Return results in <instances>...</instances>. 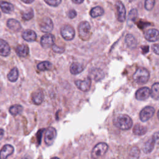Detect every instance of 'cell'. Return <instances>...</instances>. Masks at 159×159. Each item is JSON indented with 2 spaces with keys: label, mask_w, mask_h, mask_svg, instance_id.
<instances>
[{
  "label": "cell",
  "mask_w": 159,
  "mask_h": 159,
  "mask_svg": "<svg viewBox=\"0 0 159 159\" xmlns=\"http://www.w3.org/2000/svg\"><path fill=\"white\" fill-rule=\"evenodd\" d=\"M114 124L121 130H128L132 125V120L126 114H120L114 120Z\"/></svg>",
  "instance_id": "6da1fadb"
},
{
  "label": "cell",
  "mask_w": 159,
  "mask_h": 159,
  "mask_svg": "<svg viewBox=\"0 0 159 159\" xmlns=\"http://www.w3.org/2000/svg\"><path fill=\"white\" fill-rule=\"evenodd\" d=\"M150 78L149 71L145 68H139L133 75V79L137 83L145 84Z\"/></svg>",
  "instance_id": "7a4b0ae2"
},
{
  "label": "cell",
  "mask_w": 159,
  "mask_h": 159,
  "mask_svg": "<svg viewBox=\"0 0 159 159\" xmlns=\"http://www.w3.org/2000/svg\"><path fill=\"white\" fill-rule=\"evenodd\" d=\"M79 37L83 40H87L91 35V25L87 21H82L78 25Z\"/></svg>",
  "instance_id": "3957f363"
},
{
  "label": "cell",
  "mask_w": 159,
  "mask_h": 159,
  "mask_svg": "<svg viewBox=\"0 0 159 159\" xmlns=\"http://www.w3.org/2000/svg\"><path fill=\"white\" fill-rule=\"evenodd\" d=\"M108 150V145L106 143L101 142L96 144L91 151L93 158H99L103 156Z\"/></svg>",
  "instance_id": "277c9868"
},
{
  "label": "cell",
  "mask_w": 159,
  "mask_h": 159,
  "mask_svg": "<svg viewBox=\"0 0 159 159\" xmlns=\"http://www.w3.org/2000/svg\"><path fill=\"white\" fill-rule=\"evenodd\" d=\"M60 33L62 37L66 40H73L75 35L74 29L70 25H63L60 29Z\"/></svg>",
  "instance_id": "5b68a950"
},
{
  "label": "cell",
  "mask_w": 159,
  "mask_h": 159,
  "mask_svg": "<svg viewBox=\"0 0 159 159\" xmlns=\"http://www.w3.org/2000/svg\"><path fill=\"white\" fill-rule=\"evenodd\" d=\"M40 29L43 32H50L53 28V24L50 17H43L40 22Z\"/></svg>",
  "instance_id": "8992f818"
},
{
  "label": "cell",
  "mask_w": 159,
  "mask_h": 159,
  "mask_svg": "<svg viewBox=\"0 0 159 159\" xmlns=\"http://www.w3.org/2000/svg\"><path fill=\"white\" fill-rule=\"evenodd\" d=\"M57 137V130L52 127H48L45 132V142L47 145H51L54 142Z\"/></svg>",
  "instance_id": "52a82bcc"
},
{
  "label": "cell",
  "mask_w": 159,
  "mask_h": 159,
  "mask_svg": "<svg viewBox=\"0 0 159 159\" xmlns=\"http://www.w3.org/2000/svg\"><path fill=\"white\" fill-rule=\"evenodd\" d=\"M155 113V109L152 106H146L140 112L139 117L142 122H146L148 120L152 117H153Z\"/></svg>",
  "instance_id": "ba28073f"
},
{
  "label": "cell",
  "mask_w": 159,
  "mask_h": 159,
  "mask_svg": "<svg viewBox=\"0 0 159 159\" xmlns=\"http://www.w3.org/2000/svg\"><path fill=\"white\" fill-rule=\"evenodd\" d=\"M75 84L76 87L81 91L86 92L89 90L91 84V78L88 76L84 80H76Z\"/></svg>",
  "instance_id": "9c48e42d"
},
{
  "label": "cell",
  "mask_w": 159,
  "mask_h": 159,
  "mask_svg": "<svg viewBox=\"0 0 159 159\" xmlns=\"http://www.w3.org/2000/svg\"><path fill=\"white\" fill-rule=\"evenodd\" d=\"M116 7L117 9L118 20L120 22H124L126 17V10L124 5L120 1H117L116 3Z\"/></svg>",
  "instance_id": "30bf717a"
},
{
  "label": "cell",
  "mask_w": 159,
  "mask_h": 159,
  "mask_svg": "<svg viewBox=\"0 0 159 159\" xmlns=\"http://www.w3.org/2000/svg\"><path fill=\"white\" fill-rule=\"evenodd\" d=\"M55 42V37L51 34L43 35L40 39V43L43 48H50L52 47Z\"/></svg>",
  "instance_id": "8fae6325"
},
{
  "label": "cell",
  "mask_w": 159,
  "mask_h": 159,
  "mask_svg": "<svg viewBox=\"0 0 159 159\" xmlns=\"http://www.w3.org/2000/svg\"><path fill=\"white\" fill-rule=\"evenodd\" d=\"M151 94V90L148 87H143L139 89L135 93V98L140 101L147 99Z\"/></svg>",
  "instance_id": "7c38bea8"
},
{
  "label": "cell",
  "mask_w": 159,
  "mask_h": 159,
  "mask_svg": "<svg viewBox=\"0 0 159 159\" xmlns=\"http://www.w3.org/2000/svg\"><path fill=\"white\" fill-rule=\"evenodd\" d=\"M144 36L148 41L155 42L159 39V31L155 29H150L145 32Z\"/></svg>",
  "instance_id": "4fadbf2b"
},
{
  "label": "cell",
  "mask_w": 159,
  "mask_h": 159,
  "mask_svg": "<svg viewBox=\"0 0 159 159\" xmlns=\"http://www.w3.org/2000/svg\"><path fill=\"white\" fill-rule=\"evenodd\" d=\"M7 27L14 32H19L21 28L20 23L15 19H9L7 21Z\"/></svg>",
  "instance_id": "5bb4252c"
},
{
  "label": "cell",
  "mask_w": 159,
  "mask_h": 159,
  "mask_svg": "<svg viewBox=\"0 0 159 159\" xmlns=\"http://www.w3.org/2000/svg\"><path fill=\"white\" fill-rule=\"evenodd\" d=\"M14 147L9 145V144H7L5 145L2 147V148H1V158L2 159H5L7 158L9 156L11 155L13 152H14Z\"/></svg>",
  "instance_id": "9a60e30c"
},
{
  "label": "cell",
  "mask_w": 159,
  "mask_h": 159,
  "mask_svg": "<svg viewBox=\"0 0 159 159\" xmlns=\"http://www.w3.org/2000/svg\"><path fill=\"white\" fill-rule=\"evenodd\" d=\"M22 37L27 42H33L36 40L37 35L34 30L27 29L22 33Z\"/></svg>",
  "instance_id": "2e32d148"
},
{
  "label": "cell",
  "mask_w": 159,
  "mask_h": 159,
  "mask_svg": "<svg viewBox=\"0 0 159 159\" xmlns=\"http://www.w3.org/2000/svg\"><path fill=\"white\" fill-rule=\"evenodd\" d=\"M89 76L94 80L98 81L104 77V74L101 69L93 68L89 72Z\"/></svg>",
  "instance_id": "e0dca14e"
},
{
  "label": "cell",
  "mask_w": 159,
  "mask_h": 159,
  "mask_svg": "<svg viewBox=\"0 0 159 159\" xmlns=\"http://www.w3.org/2000/svg\"><path fill=\"white\" fill-rule=\"evenodd\" d=\"M11 52V48L7 42L3 39L0 40V54L2 57H7Z\"/></svg>",
  "instance_id": "ac0fdd59"
},
{
  "label": "cell",
  "mask_w": 159,
  "mask_h": 159,
  "mask_svg": "<svg viewBox=\"0 0 159 159\" xmlns=\"http://www.w3.org/2000/svg\"><path fill=\"white\" fill-rule=\"evenodd\" d=\"M44 98V95L42 90L38 89L37 91H35L32 95V100L33 102L37 105L40 104Z\"/></svg>",
  "instance_id": "d6986e66"
},
{
  "label": "cell",
  "mask_w": 159,
  "mask_h": 159,
  "mask_svg": "<svg viewBox=\"0 0 159 159\" xmlns=\"http://www.w3.org/2000/svg\"><path fill=\"white\" fill-rule=\"evenodd\" d=\"M16 52L18 56H19L20 57H25L27 56V55L29 53V47H27V45H24V44L19 45L17 46V47L16 48Z\"/></svg>",
  "instance_id": "ffe728a7"
},
{
  "label": "cell",
  "mask_w": 159,
  "mask_h": 159,
  "mask_svg": "<svg viewBox=\"0 0 159 159\" xmlns=\"http://www.w3.org/2000/svg\"><path fill=\"white\" fill-rule=\"evenodd\" d=\"M155 141L154 140V139L152 137L151 139H150L149 140H148L144 144L143 147V151L145 153H150L153 149L154 146H155Z\"/></svg>",
  "instance_id": "44dd1931"
},
{
  "label": "cell",
  "mask_w": 159,
  "mask_h": 159,
  "mask_svg": "<svg viewBox=\"0 0 159 159\" xmlns=\"http://www.w3.org/2000/svg\"><path fill=\"white\" fill-rule=\"evenodd\" d=\"M125 42L130 48H135L137 45V42L132 34H127L125 37Z\"/></svg>",
  "instance_id": "7402d4cb"
},
{
  "label": "cell",
  "mask_w": 159,
  "mask_h": 159,
  "mask_svg": "<svg viewBox=\"0 0 159 159\" xmlns=\"http://www.w3.org/2000/svg\"><path fill=\"white\" fill-rule=\"evenodd\" d=\"M1 9L4 13L10 14L14 11V6L10 2L2 1L1 2Z\"/></svg>",
  "instance_id": "603a6c76"
},
{
  "label": "cell",
  "mask_w": 159,
  "mask_h": 159,
  "mask_svg": "<svg viewBox=\"0 0 159 159\" xmlns=\"http://www.w3.org/2000/svg\"><path fill=\"white\" fill-rule=\"evenodd\" d=\"M83 70L84 66L79 63H73L70 67V73L73 75L79 74L81 72H82Z\"/></svg>",
  "instance_id": "cb8c5ba5"
},
{
  "label": "cell",
  "mask_w": 159,
  "mask_h": 159,
  "mask_svg": "<svg viewBox=\"0 0 159 159\" xmlns=\"http://www.w3.org/2000/svg\"><path fill=\"white\" fill-rule=\"evenodd\" d=\"M104 11L103 8L101 6L94 7L90 10V12H89V14L93 18H96L99 16H101L104 14Z\"/></svg>",
  "instance_id": "d4e9b609"
},
{
  "label": "cell",
  "mask_w": 159,
  "mask_h": 159,
  "mask_svg": "<svg viewBox=\"0 0 159 159\" xmlns=\"http://www.w3.org/2000/svg\"><path fill=\"white\" fill-rule=\"evenodd\" d=\"M147 127L139 124H137L133 128V133L137 135H144L147 132Z\"/></svg>",
  "instance_id": "484cf974"
},
{
  "label": "cell",
  "mask_w": 159,
  "mask_h": 159,
  "mask_svg": "<svg viewBox=\"0 0 159 159\" xmlns=\"http://www.w3.org/2000/svg\"><path fill=\"white\" fill-rule=\"evenodd\" d=\"M150 96L155 100H158L159 99V83H155L152 85Z\"/></svg>",
  "instance_id": "4316f807"
},
{
  "label": "cell",
  "mask_w": 159,
  "mask_h": 159,
  "mask_svg": "<svg viewBox=\"0 0 159 159\" xmlns=\"http://www.w3.org/2000/svg\"><path fill=\"white\" fill-rule=\"evenodd\" d=\"M23 111V107L19 104L12 105L9 107V111L12 116H17L22 113Z\"/></svg>",
  "instance_id": "83f0119b"
},
{
  "label": "cell",
  "mask_w": 159,
  "mask_h": 159,
  "mask_svg": "<svg viewBox=\"0 0 159 159\" xmlns=\"http://www.w3.org/2000/svg\"><path fill=\"white\" fill-rule=\"evenodd\" d=\"M19 76V73L17 68H13L7 75V79L11 82L17 81Z\"/></svg>",
  "instance_id": "f1b7e54d"
},
{
  "label": "cell",
  "mask_w": 159,
  "mask_h": 159,
  "mask_svg": "<svg viewBox=\"0 0 159 159\" xmlns=\"http://www.w3.org/2000/svg\"><path fill=\"white\" fill-rule=\"evenodd\" d=\"M51 68H52V63L48 61H42L37 65V68L40 71L50 70Z\"/></svg>",
  "instance_id": "f546056e"
},
{
  "label": "cell",
  "mask_w": 159,
  "mask_h": 159,
  "mask_svg": "<svg viewBox=\"0 0 159 159\" xmlns=\"http://www.w3.org/2000/svg\"><path fill=\"white\" fill-rule=\"evenodd\" d=\"M34 15V11L32 9H30L29 11L24 12L22 15V17L25 20H29L33 18Z\"/></svg>",
  "instance_id": "4dcf8cb0"
},
{
  "label": "cell",
  "mask_w": 159,
  "mask_h": 159,
  "mask_svg": "<svg viewBox=\"0 0 159 159\" xmlns=\"http://www.w3.org/2000/svg\"><path fill=\"white\" fill-rule=\"evenodd\" d=\"M140 155V150L139 149L138 147H134L130 152V156L132 158H137L139 157Z\"/></svg>",
  "instance_id": "1f68e13d"
},
{
  "label": "cell",
  "mask_w": 159,
  "mask_h": 159,
  "mask_svg": "<svg viewBox=\"0 0 159 159\" xmlns=\"http://www.w3.org/2000/svg\"><path fill=\"white\" fill-rule=\"evenodd\" d=\"M155 4V0H145V8L147 11L152 10Z\"/></svg>",
  "instance_id": "d6a6232c"
},
{
  "label": "cell",
  "mask_w": 159,
  "mask_h": 159,
  "mask_svg": "<svg viewBox=\"0 0 159 159\" xmlns=\"http://www.w3.org/2000/svg\"><path fill=\"white\" fill-rule=\"evenodd\" d=\"M44 1L49 6L53 7H57L61 2V0H44Z\"/></svg>",
  "instance_id": "836d02e7"
},
{
  "label": "cell",
  "mask_w": 159,
  "mask_h": 159,
  "mask_svg": "<svg viewBox=\"0 0 159 159\" xmlns=\"http://www.w3.org/2000/svg\"><path fill=\"white\" fill-rule=\"evenodd\" d=\"M137 17V11L135 9H132L129 14V20L134 21Z\"/></svg>",
  "instance_id": "e575fe53"
},
{
  "label": "cell",
  "mask_w": 159,
  "mask_h": 159,
  "mask_svg": "<svg viewBox=\"0 0 159 159\" xmlns=\"http://www.w3.org/2000/svg\"><path fill=\"white\" fill-rule=\"evenodd\" d=\"M52 47L53 50L55 52H56V53H63V52L65 51V48H64L59 47H58V46H57V45H55V44H53Z\"/></svg>",
  "instance_id": "d590c367"
},
{
  "label": "cell",
  "mask_w": 159,
  "mask_h": 159,
  "mask_svg": "<svg viewBox=\"0 0 159 159\" xmlns=\"http://www.w3.org/2000/svg\"><path fill=\"white\" fill-rule=\"evenodd\" d=\"M76 15H77V13H76V11L74 10V9H71V10H70V11L68 12V13H67L68 17L69 18H70V19H73V18H75V17L76 16Z\"/></svg>",
  "instance_id": "8d00e7d4"
},
{
  "label": "cell",
  "mask_w": 159,
  "mask_h": 159,
  "mask_svg": "<svg viewBox=\"0 0 159 159\" xmlns=\"http://www.w3.org/2000/svg\"><path fill=\"white\" fill-rule=\"evenodd\" d=\"M152 48L155 53L159 55V44H153Z\"/></svg>",
  "instance_id": "74e56055"
},
{
  "label": "cell",
  "mask_w": 159,
  "mask_h": 159,
  "mask_svg": "<svg viewBox=\"0 0 159 159\" xmlns=\"http://www.w3.org/2000/svg\"><path fill=\"white\" fill-rule=\"evenodd\" d=\"M152 137L154 139L155 142H156L157 143L159 144V131L155 132V133L153 134V135Z\"/></svg>",
  "instance_id": "f35d334b"
},
{
  "label": "cell",
  "mask_w": 159,
  "mask_h": 159,
  "mask_svg": "<svg viewBox=\"0 0 159 159\" xmlns=\"http://www.w3.org/2000/svg\"><path fill=\"white\" fill-rule=\"evenodd\" d=\"M73 1V3L75 4H81L83 2V1L84 0H71Z\"/></svg>",
  "instance_id": "ab89813d"
},
{
  "label": "cell",
  "mask_w": 159,
  "mask_h": 159,
  "mask_svg": "<svg viewBox=\"0 0 159 159\" xmlns=\"http://www.w3.org/2000/svg\"><path fill=\"white\" fill-rule=\"evenodd\" d=\"M20 1L26 4H31L34 1V0H20Z\"/></svg>",
  "instance_id": "60d3db41"
},
{
  "label": "cell",
  "mask_w": 159,
  "mask_h": 159,
  "mask_svg": "<svg viewBox=\"0 0 159 159\" xmlns=\"http://www.w3.org/2000/svg\"><path fill=\"white\" fill-rule=\"evenodd\" d=\"M3 133H4V130L2 129H1V139H2V136H3Z\"/></svg>",
  "instance_id": "b9f144b4"
},
{
  "label": "cell",
  "mask_w": 159,
  "mask_h": 159,
  "mask_svg": "<svg viewBox=\"0 0 159 159\" xmlns=\"http://www.w3.org/2000/svg\"><path fill=\"white\" fill-rule=\"evenodd\" d=\"M157 117H158V119H159V110H158V112H157Z\"/></svg>",
  "instance_id": "7bdbcfd3"
}]
</instances>
